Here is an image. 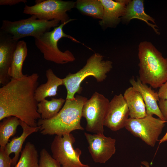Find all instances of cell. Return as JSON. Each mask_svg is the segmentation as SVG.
I'll return each mask as SVG.
<instances>
[{"label":"cell","mask_w":167,"mask_h":167,"mask_svg":"<svg viewBox=\"0 0 167 167\" xmlns=\"http://www.w3.org/2000/svg\"><path fill=\"white\" fill-rule=\"evenodd\" d=\"M132 87L141 94L144 102L147 115L154 114L161 120L165 121L160 109L157 102L160 100L157 92L146 84L143 83L139 77L135 80L134 77L130 79Z\"/></svg>","instance_id":"5bb4252c"},{"label":"cell","mask_w":167,"mask_h":167,"mask_svg":"<svg viewBox=\"0 0 167 167\" xmlns=\"http://www.w3.org/2000/svg\"><path fill=\"white\" fill-rule=\"evenodd\" d=\"M38 155L34 145L27 142L16 165L11 167H39Z\"/></svg>","instance_id":"603a6c76"},{"label":"cell","mask_w":167,"mask_h":167,"mask_svg":"<svg viewBox=\"0 0 167 167\" xmlns=\"http://www.w3.org/2000/svg\"><path fill=\"white\" fill-rule=\"evenodd\" d=\"M19 41L9 34L0 30V84H7L11 78L8 71Z\"/></svg>","instance_id":"4fadbf2b"},{"label":"cell","mask_w":167,"mask_h":167,"mask_svg":"<svg viewBox=\"0 0 167 167\" xmlns=\"http://www.w3.org/2000/svg\"><path fill=\"white\" fill-rule=\"evenodd\" d=\"M166 141H167V132L161 139L159 140V144Z\"/></svg>","instance_id":"f546056e"},{"label":"cell","mask_w":167,"mask_h":167,"mask_svg":"<svg viewBox=\"0 0 167 167\" xmlns=\"http://www.w3.org/2000/svg\"><path fill=\"white\" fill-rule=\"evenodd\" d=\"M45 75L46 82L38 86L35 91V98L38 102L48 97L56 96L58 88L63 85L62 79L57 76L51 69L46 71Z\"/></svg>","instance_id":"d6986e66"},{"label":"cell","mask_w":167,"mask_h":167,"mask_svg":"<svg viewBox=\"0 0 167 167\" xmlns=\"http://www.w3.org/2000/svg\"><path fill=\"white\" fill-rule=\"evenodd\" d=\"M60 21L57 20H47L39 19L35 15L17 21H2L0 29L10 34L17 41L23 38L32 36L36 38L58 26Z\"/></svg>","instance_id":"8992f818"},{"label":"cell","mask_w":167,"mask_h":167,"mask_svg":"<svg viewBox=\"0 0 167 167\" xmlns=\"http://www.w3.org/2000/svg\"><path fill=\"white\" fill-rule=\"evenodd\" d=\"M39 167H61V165L54 159L45 148L40 153Z\"/></svg>","instance_id":"d4e9b609"},{"label":"cell","mask_w":167,"mask_h":167,"mask_svg":"<svg viewBox=\"0 0 167 167\" xmlns=\"http://www.w3.org/2000/svg\"><path fill=\"white\" fill-rule=\"evenodd\" d=\"M37 73L25 75L23 78H11L0 88V120L15 116L32 127L37 126L36 120L41 118L35 97L38 86Z\"/></svg>","instance_id":"6da1fadb"},{"label":"cell","mask_w":167,"mask_h":167,"mask_svg":"<svg viewBox=\"0 0 167 167\" xmlns=\"http://www.w3.org/2000/svg\"><path fill=\"white\" fill-rule=\"evenodd\" d=\"M166 122L152 115H147L140 118H129L125 127L134 136L140 138L148 145L154 147Z\"/></svg>","instance_id":"30bf717a"},{"label":"cell","mask_w":167,"mask_h":167,"mask_svg":"<svg viewBox=\"0 0 167 167\" xmlns=\"http://www.w3.org/2000/svg\"><path fill=\"white\" fill-rule=\"evenodd\" d=\"M75 6V2L61 0H36L32 6L26 5L23 12L36 16L37 19L47 20H57L61 23L70 19L66 12Z\"/></svg>","instance_id":"52a82bcc"},{"label":"cell","mask_w":167,"mask_h":167,"mask_svg":"<svg viewBox=\"0 0 167 167\" xmlns=\"http://www.w3.org/2000/svg\"><path fill=\"white\" fill-rule=\"evenodd\" d=\"M122 18L123 21L127 22L134 19L143 20L151 27L156 33H159L158 30L156 28L157 27V26L149 22L150 21L155 23V19L145 12L143 0H129L124 14Z\"/></svg>","instance_id":"ac0fdd59"},{"label":"cell","mask_w":167,"mask_h":167,"mask_svg":"<svg viewBox=\"0 0 167 167\" xmlns=\"http://www.w3.org/2000/svg\"><path fill=\"white\" fill-rule=\"evenodd\" d=\"M100 0L103 6L104 14L99 24L104 27L116 26L120 21V17L124 15L129 0Z\"/></svg>","instance_id":"9a60e30c"},{"label":"cell","mask_w":167,"mask_h":167,"mask_svg":"<svg viewBox=\"0 0 167 167\" xmlns=\"http://www.w3.org/2000/svg\"><path fill=\"white\" fill-rule=\"evenodd\" d=\"M75 141L71 133L62 136L56 135L50 146L52 157L62 167H91L81 162L79 158L82 152L79 148H74Z\"/></svg>","instance_id":"9c48e42d"},{"label":"cell","mask_w":167,"mask_h":167,"mask_svg":"<svg viewBox=\"0 0 167 167\" xmlns=\"http://www.w3.org/2000/svg\"><path fill=\"white\" fill-rule=\"evenodd\" d=\"M65 101L62 98H52L50 100L45 99L38 102V112L41 119L47 120L54 117L61 109Z\"/></svg>","instance_id":"44dd1931"},{"label":"cell","mask_w":167,"mask_h":167,"mask_svg":"<svg viewBox=\"0 0 167 167\" xmlns=\"http://www.w3.org/2000/svg\"><path fill=\"white\" fill-rule=\"evenodd\" d=\"M158 105L162 114L167 121V100L160 99L158 101Z\"/></svg>","instance_id":"83f0119b"},{"label":"cell","mask_w":167,"mask_h":167,"mask_svg":"<svg viewBox=\"0 0 167 167\" xmlns=\"http://www.w3.org/2000/svg\"><path fill=\"white\" fill-rule=\"evenodd\" d=\"M28 54L26 43L23 40L19 41L12 58L8 71L9 76L11 78L19 79L24 77L22 67Z\"/></svg>","instance_id":"ffe728a7"},{"label":"cell","mask_w":167,"mask_h":167,"mask_svg":"<svg viewBox=\"0 0 167 167\" xmlns=\"http://www.w3.org/2000/svg\"><path fill=\"white\" fill-rule=\"evenodd\" d=\"M26 0H0V5L12 6L18 4L21 2L25 3Z\"/></svg>","instance_id":"f1b7e54d"},{"label":"cell","mask_w":167,"mask_h":167,"mask_svg":"<svg viewBox=\"0 0 167 167\" xmlns=\"http://www.w3.org/2000/svg\"><path fill=\"white\" fill-rule=\"evenodd\" d=\"M20 120L15 116L4 118L0 123V146L5 147L10 138L15 135Z\"/></svg>","instance_id":"7402d4cb"},{"label":"cell","mask_w":167,"mask_h":167,"mask_svg":"<svg viewBox=\"0 0 167 167\" xmlns=\"http://www.w3.org/2000/svg\"><path fill=\"white\" fill-rule=\"evenodd\" d=\"M141 163L144 166L141 165L140 167H150L148 162L146 161H143L141 162Z\"/></svg>","instance_id":"4dcf8cb0"},{"label":"cell","mask_w":167,"mask_h":167,"mask_svg":"<svg viewBox=\"0 0 167 167\" xmlns=\"http://www.w3.org/2000/svg\"><path fill=\"white\" fill-rule=\"evenodd\" d=\"M109 101L103 95L95 92L84 104L82 116L86 119L87 131L104 135V123Z\"/></svg>","instance_id":"ba28073f"},{"label":"cell","mask_w":167,"mask_h":167,"mask_svg":"<svg viewBox=\"0 0 167 167\" xmlns=\"http://www.w3.org/2000/svg\"><path fill=\"white\" fill-rule=\"evenodd\" d=\"M123 96L128 108L130 118H140L147 115L144 102L138 91L131 86L125 90Z\"/></svg>","instance_id":"e0dca14e"},{"label":"cell","mask_w":167,"mask_h":167,"mask_svg":"<svg viewBox=\"0 0 167 167\" xmlns=\"http://www.w3.org/2000/svg\"><path fill=\"white\" fill-rule=\"evenodd\" d=\"M157 93L160 99L167 100V80L159 88Z\"/></svg>","instance_id":"4316f807"},{"label":"cell","mask_w":167,"mask_h":167,"mask_svg":"<svg viewBox=\"0 0 167 167\" xmlns=\"http://www.w3.org/2000/svg\"><path fill=\"white\" fill-rule=\"evenodd\" d=\"M12 159L6 153L4 147H0V167H11Z\"/></svg>","instance_id":"484cf974"},{"label":"cell","mask_w":167,"mask_h":167,"mask_svg":"<svg viewBox=\"0 0 167 167\" xmlns=\"http://www.w3.org/2000/svg\"><path fill=\"white\" fill-rule=\"evenodd\" d=\"M88 144V150L93 161L104 164L115 153L116 139L104 135L93 134L85 132Z\"/></svg>","instance_id":"8fae6325"},{"label":"cell","mask_w":167,"mask_h":167,"mask_svg":"<svg viewBox=\"0 0 167 167\" xmlns=\"http://www.w3.org/2000/svg\"><path fill=\"white\" fill-rule=\"evenodd\" d=\"M74 20L70 19L68 21L54 27L51 31L46 32L35 38V45L43 54L45 60L60 64L72 62L75 60V58L71 51L67 50L62 52L59 49L58 45L59 40L63 37L80 43L75 38L66 34L63 31L64 26Z\"/></svg>","instance_id":"5b68a950"},{"label":"cell","mask_w":167,"mask_h":167,"mask_svg":"<svg viewBox=\"0 0 167 167\" xmlns=\"http://www.w3.org/2000/svg\"><path fill=\"white\" fill-rule=\"evenodd\" d=\"M112 68L111 61L104 60L103 56L99 54H93L87 60L85 65L81 69L75 73H69L62 79L63 85L67 90L66 100L73 99L75 93L81 92V84L86 77L92 76L97 81L103 82Z\"/></svg>","instance_id":"277c9868"},{"label":"cell","mask_w":167,"mask_h":167,"mask_svg":"<svg viewBox=\"0 0 167 167\" xmlns=\"http://www.w3.org/2000/svg\"><path fill=\"white\" fill-rule=\"evenodd\" d=\"M76 7L80 11L93 17L102 19L104 8L100 0H78Z\"/></svg>","instance_id":"cb8c5ba5"},{"label":"cell","mask_w":167,"mask_h":167,"mask_svg":"<svg viewBox=\"0 0 167 167\" xmlns=\"http://www.w3.org/2000/svg\"><path fill=\"white\" fill-rule=\"evenodd\" d=\"M88 99L77 95L73 99L66 100L61 109L49 119H38L37 126L43 135L62 136L75 130H83L80 124L83 107Z\"/></svg>","instance_id":"7a4b0ae2"},{"label":"cell","mask_w":167,"mask_h":167,"mask_svg":"<svg viewBox=\"0 0 167 167\" xmlns=\"http://www.w3.org/2000/svg\"><path fill=\"white\" fill-rule=\"evenodd\" d=\"M23 130L21 135L13 138L4 147L6 154L9 156L12 153L15 154L12 158V166H15L19 159V154L22 152L23 144L27 137L31 134L39 131V127H32L20 120V125Z\"/></svg>","instance_id":"2e32d148"},{"label":"cell","mask_w":167,"mask_h":167,"mask_svg":"<svg viewBox=\"0 0 167 167\" xmlns=\"http://www.w3.org/2000/svg\"><path fill=\"white\" fill-rule=\"evenodd\" d=\"M129 116V110L123 95H115L109 101L104 125L112 131H117L125 127Z\"/></svg>","instance_id":"7c38bea8"},{"label":"cell","mask_w":167,"mask_h":167,"mask_svg":"<svg viewBox=\"0 0 167 167\" xmlns=\"http://www.w3.org/2000/svg\"><path fill=\"white\" fill-rule=\"evenodd\" d=\"M138 56L140 81L154 88L160 87L167 80V58L147 41L139 44Z\"/></svg>","instance_id":"3957f363"}]
</instances>
